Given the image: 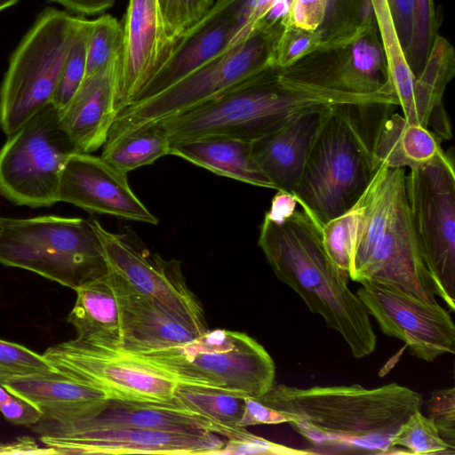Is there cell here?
<instances>
[{"instance_id": "obj_22", "label": "cell", "mask_w": 455, "mask_h": 455, "mask_svg": "<svg viewBox=\"0 0 455 455\" xmlns=\"http://www.w3.org/2000/svg\"><path fill=\"white\" fill-rule=\"evenodd\" d=\"M328 107L303 111L251 142L256 163L277 191L292 193Z\"/></svg>"}, {"instance_id": "obj_52", "label": "cell", "mask_w": 455, "mask_h": 455, "mask_svg": "<svg viewBox=\"0 0 455 455\" xmlns=\"http://www.w3.org/2000/svg\"><path fill=\"white\" fill-rule=\"evenodd\" d=\"M291 1L292 2L293 0H291Z\"/></svg>"}, {"instance_id": "obj_26", "label": "cell", "mask_w": 455, "mask_h": 455, "mask_svg": "<svg viewBox=\"0 0 455 455\" xmlns=\"http://www.w3.org/2000/svg\"><path fill=\"white\" fill-rule=\"evenodd\" d=\"M75 291L76 299L67 321L75 328L76 338L92 345L120 350V315L109 271Z\"/></svg>"}, {"instance_id": "obj_35", "label": "cell", "mask_w": 455, "mask_h": 455, "mask_svg": "<svg viewBox=\"0 0 455 455\" xmlns=\"http://www.w3.org/2000/svg\"><path fill=\"white\" fill-rule=\"evenodd\" d=\"M90 26L91 20L81 16L51 103L58 112L70 101L85 77L86 44Z\"/></svg>"}, {"instance_id": "obj_50", "label": "cell", "mask_w": 455, "mask_h": 455, "mask_svg": "<svg viewBox=\"0 0 455 455\" xmlns=\"http://www.w3.org/2000/svg\"><path fill=\"white\" fill-rule=\"evenodd\" d=\"M11 393L0 384V403L11 396Z\"/></svg>"}, {"instance_id": "obj_37", "label": "cell", "mask_w": 455, "mask_h": 455, "mask_svg": "<svg viewBox=\"0 0 455 455\" xmlns=\"http://www.w3.org/2000/svg\"><path fill=\"white\" fill-rule=\"evenodd\" d=\"M441 25L435 0H415V20L408 63L415 77L421 71Z\"/></svg>"}, {"instance_id": "obj_36", "label": "cell", "mask_w": 455, "mask_h": 455, "mask_svg": "<svg viewBox=\"0 0 455 455\" xmlns=\"http://www.w3.org/2000/svg\"><path fill=\"white\" fill-rule=\"evenodd\" d=\"M358 219L359 211L355 204L347 212L321 226L323 243L328 256L347 275Z\"/></svg>"}, {"instance_id": "obj_15", "label": "cell", "mask_w": 455, "mask_h": 455, "mask_svg": "<svg viewBox=\"0 0 455 455\" xmlns=\"http://www.w3.org/2000/svg\"><path fill=\"white\" fill-rule=\"evenodd\" d=\"M58 202L86 212L156 225L158 220L131 188L124 172L101 156L74 152L60 176Z\"/></svg>"}, {"instance_id": "obj_49", "label": "cell", "mask_w": 455, "mask_h": 455, "mask_svg": "<svg viewBox=\"0 0 455 455\" xmlns=\"http://www.w3.org/2000/svg\"><path fill=\"white\" fill-rule=\"evenodd\" d=\"M20 0H0V12L15 5Z\"/></svg>"}, {"instance_id": "obj_17", "label": "cell", "mask_w": 455, "mask_h": 455, "mask_svg": "<svg viewBox=\"0 0 455 455\" xmlns=\"http://www.w3.org/2000/svg\"><path fill=\"white\" fill-rule=\"evenodd\" d=\"M40 440L60 455H215L224 445V439L210 431L182 433L136 427L92 428L62 436L41 435Z\"/></svg>"}, {"instance_id": "obj_23", "label": "cell", "mask_w": 455, "mask_h": 455, "mask_svg": "<svg viewBox=\"0 0 455 455\" xmlns=\"http://www.w3.org/2000/svg\"><path fill=\"white\" fill-rule=\"evenodd\" d=\"M329 52L336 88L359 94L394 92L374 14L360 24L347 43Z\"/></svg>"}, {"instance_id": "obj_44", "label": "cell", "mask_w": 455, "mask_h": 455, "mask_svg": "<svg viewBox=\"0 0 455 455\" xmlns=\"http://www.w3.org/2000/svg\"><path fill=\"white\" fill-rule=\"evenodd\" d=\"M387 3L400 42L408 59L414 28L415 0H387Z\"/></svg>"}, {"instance_id": "obj_5", "label": "cell", "mask_w": 455, "mask_h": 455, "mask_svg": "<svg viewBox=\"0 0 455 455\" xmlns=\"http://www.w3.org/2000/svg\"><path fill=\"white\" fill-rule=\"evenodd\" d=\"M359 219L348 277L437 303L410 217L405 169L381 163L355 203Z\"/></svg>"}, {"instance_id": "obj_41", "label": "cell", "mask_w": 455, "mask_h": 455, "mask_svg": "<svg viewBox=\"0 0 455 455\" xmlns=\"http://www.w3.org/2000/svg\"><path fill=\"white\" fill-rule=\"evenodd\" d=\"M169 37L175 43L212 8L215 0H158Z\"/></svg>"}, {"instance_id": "obj_29", "label": "cell", "mask_w": 455, "mask_h": 455, "mask_svg": "<svg viewBox=\"0 0 455 455\" xmlns=\"http://www.w3.org/2000/svg\"><path fill=\"white\" fill-rule=\"evenodd\" d=\"M455 74V50L435 36L421 71L415 77L414 97L419 124L428 128L431 117L444 110L443 96Z\"/></svg>"}, {"instance_id": "obj_28", "label": "cell", "mask_w": 455, "mask_h": 455, "mask_svg": "<svg viewBox=\"0 0 455 455\" xmlns=\"http://www.w3.org/2000/svg\"><path fill=\"white\" fill-rule=\"evenodd\" d=\"M370 1L386 55L388 82L406 121L419 124L414 97L415 76L400 42L387 0Z\"/></svg>"}, {"instance_id": "obj_21", "label": "cell", "mask_w": 455, "mask_h": 455, "mask_svg": "<svg viewBox=\"0 0 455 455\" xmlns=\"http://www.w3.org/2000/svg\"><path fill=\"white\" fill-rule=\"evenodd\" d=\"M118 302L121 351L139 353L182 344L199 335L158 302L109 269Z\"/></svg>"}, {"instance_id": "obj_30", "label": "cell", "mask_w": 455, "mask_h": 455, "mask_svg": "<svg viewBox=\"0 0 455 455\" xmlns=\"http://www.w3.org/2000/svg\"><path fill=\"white\" fill-rule=\"evenodd\" d=\"M170 141L158 124H153L104 144L101 157L116 168L129 172L149 165L169 155Z\"/></svg>"}, {"instance_id": "obj_45", "label": "cell", "mask_w": 455, "mask_h": 455, "mask_svg": "<svg viewBox=\"0 0 455 455\" xmlns=\"http://www.w3.org/2000/svg\"><path fill=\"white\" fill-rule=\"evenodd\" d=\"M244 402V410L239 427L276 425L289 423L291 420L288 415L267 406L256 397L245 396Z\"/></svg>"}, {"instance_id": "obj_39", "label": "cell", "mask_w": 455, "mask_h": 455, "mask_svg": "<svg viewBox=\"0 0 455 455\" xmlns=\"http://www.w3.org/2000/svg\"><path fill=\"white\" fill-rule=\"evenodd\" d=\"M37 374H59L43 355L0 339V381Z\"/></svg>"}, {"instance_id": "obj_31", "label": "cell", "mask_w": 455, "mask_h": 455, "mask_svg": "<svg viewBox=\"0 0 455 455\" xmlns=\"http://www.w3.org/2000/svg\"><path fill=\"white\" fill-rule=\"evenodd\" d=\"M245 396L220 388L180 382L173 395L182 406L226 428L239 427Z\"/></svg>"}, {"instance_id": "obj_7", "label": "cell", "mask_w": 455, "mask_h": 455, "mask_svg": "<svg viewBox=\"0 0 455 455\" xmlns=\"http://www.w3.org/2000/svg\"><path fill=\"white\" fill-rule=\"evenodd\" d=\"M127 354L162 370L177 382L246 396L264 395L275 377L272 357L256 339L225 329L207 330L170 347Z\"/></svg>"}, {"instance_id": "obj_48", "label": "cell", "mask_w": 455, "mask_h": 455, "mask_svg": "<svg viewBox=\"0 0 455 455\" xmlns=\"http://www.w3.org/2000/svg\"><path fill=\"white\" fill-rule=\"evenodd\" d=\"M48 2L59 4L74 13L94 15L112 7L115 0H48Z\"/></svg>"}, {"instance_id": "obj_43", "label": "cell", "mask_w": 455, "mask_h": 455, "mask_svg": "<svg viewBox=\"0 0 455 455\" xmlns=\"http://www.w3.org/2000/svg\"><path fill=\"white\" fill-rule=\"evenodd\" d=\"M326 10L327 0H293L283 26L318 30L324 20Z\"/></svg>"}, {"instance_id": "obj_34", "label": "cell", "mask_w": 455, "mask_h": 455, "mask_svg": "<svg viewBox=\"0 0 455 455\" xmlns=\"http://www.w3.org/2000/svg\"><path fill=\"white\" fill-rule=\"evenodd\" d=\"M123 41V25L115 17L105 14L91 20L86 44L85 77L122 55Z\"/></svg>"}, {"instance_id": "obj_25", "label": "cell", "mask_w": 455, "mask_h": 455, "mask_svg": "<svg viewBox=\"0 0 455 455\" xmlns=\"http://www.w3.org/2000/svg\"><path fill=\"white\" fill-rule=\"evenodd\" d=\"M169 155L181 157L220 176L275 189L256 163L250 141L206 137L171 145Z\"/></svg>"}, {"instance_id": "obj_10", "label": "cell", "mask_w": 455, "mask_h": 455, "mask_svg": "<svg viewBox=\"0 0 455 455\" xmlns=\"http://www.w3.org/2000/svg\"><path fill=\"white\" fill-rule=\"evenodd\" d=\"M405 191L411 220L435 295L455 311V173L445 153L410 169Z\"/></svg>"}, {"instance_id": "obj_9", "label": "cell", "mask_w": 455, "mask_h": 455, "mask_svg": "<svg viewBox=\"0 0 455 455\" xmlns=\"http://www.w3.org/2000/svg\"><path fill=\"white\" fill-rule=\"evenodd\" d=\"M80 19L46 8L16 47L0 88V125L5 134L52 103Z\"/></svg>"}, {"instance_id": "obj_16", "label": "cell", "mask_w": 455, "mask_h": 455, "mask_svg": "<svg viewBox=\"0 0 455 455\" xmlns=\"http://www.w3.org/2000/svg\"><path fill=\"white\" fill-rule=\"evenodd\" d=\"M40 436H62L70 433L102 427H136L169 432L210 431L218 435L222 427L170 401L107 399L86 412L60 420L40 419L29 427Z\"/></svg>"}, {"instance_id": "obj_27", "label": "cell", "mask_w": 455, "mask_h": 455, "mask_svg": "<svg viewBox=\"0 0 455 455\" xmlns=\"http://www.w3.org/2000/svg\"><path fill=\"white\" fill-rule=\"evenodd\" d=\"M443 153L438 138L428 128L410 124L398 113L385 119L375 147L378 164L390 168L421 167Z\"/></svg>"}, {"instance_id": "obj_47", "label": "cell", "mask_w": 455, "mask_h": 455, "mask_svg": "<svg viewBox=\"0 0 455 455\" xmlns=\"http://www.w3.org/2000/svg\"><path fill=\"white\" fill-rule=\"evenodd\" d=\"M15 454L60 455L59 451L52 447H40L37 443L29 436H21L11 443H0V455Z\"/></svg>"}, {"instance_id": "obj_6", "label": "cell", "mask_w": 455, "mask_h": 455, "mask_svg": "<svg viewBox=\"0 0 455 455\" xmlns=\"http://www.w3.org/2000/svg\"><path fill=\"white\" fill-rule=\"evenodd\" d=\"M0 263L35 272L74 291L109 271L92 220L53 215L3 218Z\"/></svg>"}, {"instance_id": "obj_24", "label": "cell", "mask_w": 455, "mask_h": 455, "mask_svg": "<svg viewBox=\"0 0 455 455\" xmlns=\"http://www.w3.org/2000/svg\"><path fill=\"white\" fill-rule=\"evenodd\" d=\"M11 394L37 407L41 419L57 420L78 416L108 399L107 393L88 382L60 374H37L0 381Z\"/></svg>"}, {"instance_id": "obj_38", "label": "cell", "mask_w": 455, "mask_h": 455, "mask_svg": "<svg viewBox=\"0 0 455 455\" xmlns=\"http://www.w3.org/2000/svg\"><path fill=\"white\" fill-rule=\"evenodd\" d=\"M224 445L215 455H307L315 451L296 449L274 443L246 430L245 427H221L219 434Z\"/></svg>"}, {"instance_id": "obj_14", "label": "cell", "mask_w": 455, "mask_h": 455, "mask_svg": "<svg viewBox=\"0 0 455 455\" xmlns=\"http://www.w3.org/2000/svg\"><path fill=\"white\" fill-rule=\"evenodd\" d=\"M356 294L387 336L403 341L411 355L433 362L455 352V324L438 302L430 303L395 288L362 282Z\"/></svg>"}, {"instance_id": "obj_3", "label": "cell", "mask_w": 455, "mask_h": 455, "mask_svg": "<svg viewBox=\"0 0 455 455\" xmlns=\"http://www.w3.org/2000/svg\"><path fill=\"white\" fill-rule=\"evenodd\" d=\"M354 99L302 60L286 68L269 66L217 98L156 124L171 145L206 137L253 142L303 111Z\"/></svg>"}, {"instance_id": "obj_20", "label": "cell", "mask_w": 455, "mask_h": 455, "mask_svg": "<svg viewBox=\"0 0 455 455\" xmlns=\"http://www.w3.org/2000/svg\"><path fill=\"white\" fill-rule=\"evenodd\" d=\"M121 55L85 77L67 106L60 124L77 152L92 153L107 142L117 116L115 108Z\"/></svg>"}, {"instance_id": "obj_8", "label": "cell", "mask_w": 455, "mask_h": 455, "mask_svg": "<svg viewBox=\"0 0 455 455\" xmlns=\"http://www.w3.org/2000/svg\"><path fill=\"white\" fill-rule=\"evenodd\" d=\"M283 28L282 23H262L245 41L226 49L172 86L126 106L117 114L108 140L185 113L274 65Z\"/></svg>"}, {"instance_id": "obj_11", "label": "cell", "mask_w": 455, "mask_h": 455, "mask_svg": "<svg viewBox=\"0 0 455 455\" xmlns=\"http://www.w3.org/2000/svg\"><path fill=\"white\" fill-rule=\"evenodd\" d=\"M9 138L0 149V194L17 205L48 207L58 202L60 176L77 152L48 105Z\"/></svg>"}, {"instance_id": "obj_32", "label": "cell", "mask_w": 455, "mask_h": 455, "mask_svg": "<svg viewBox=\"0 0 455 455\" xmlns=\"http://www.w3.org/2000/svg\"><path fill=\"white\" fill-rule=\"evenodd\" d=\"M372 15L370 0H327L325 18L318 29L322 37L319 51L329 52L345 44Z\"/></svg>"}, {"instance_id": "obj_40", "label": "cell", "mask_w": 455, "mask_h": 455, "mask_svg": "<svg viewBox=\"0 0 455 455\" xmlns=\"http://www.w3.org/2000/svg\"><path fill=\"white\" fill-rule=\"evenodd\" d=\"M321 44L322 37L318 30L284 26L275 44L274 65L281 68L291 66L319 51Z\"/></svg>"}, {"instance_id": "obj_33", "label": "cell", "mask_w": 455, "mask_h": 455, "mask_svg": "<svg viewBox=\"0 0 455 455\" xmlns=\"http://www.w3.org/2000/svg\"><path fill=\"white\" fill-rule=\"evenodd\" d=\"M392 447L394 453L455 454V449L441 437L436 427L421 411L413 413L402 425L393 440Z\"/></svg>"}, {"instance_id": "obj_13", "label": "cell", "mask_w": 455, "mask_h": 455, "mask_svg": "<svg viewBox=\"0 0 455 455\" xmlns=\"http://www.w3.org/2000/svg\"><path fill=\"white\" fill-rule=\"evenodd\" d=\"M92 222L110 270L199 334L207 331L203 307L188 288L180 260L151 252L132 230L114 233L96 220Z\"/></svg>"}, {"instance_id": "obj_12", "label": "cell", "mask_w": 455, "mask_h": 455, "mask_svg": "<svg viewBox=\"0 0 455 455\" xmlns=\"http://www.w3.org/2000/svg\"><path fill=\"white\" fill-rule=\"evenodd\" d=\"M43 356L59 374L92 384L110 399L170 401L178 383L132 355L77 338L48 347Z\"/></svg>"}, {"instance_id": "obj_2", "label": "cell", "mask_w": 455, "mask_h": 455, "mask_svg": "<svg viewBox=\"0 0 455 455\" xmlns=\"http://www.w3.org/2000/svg\"><path fill=\"white\" fill-rule=\"evenodd\" d=\"M256 398L288 415L291 428L314 445L377 454L394 453L397 431L423 405L419 393L397 383L373 388L280 384Z\"/></svg>"}, {"instance_id": "obj_42", "label": "cell", "mask_w": 455, "mask_h": 455, "mask_svg": "<svg viewBox=\"0 0 455 455\" xmlns=\"http://www.w3.org/2000/svg\"><path fill=\"white\" fill-rule=\"evenodd\" d=\"M426 409L441 437L455 449V388L433 391L426 401Z\"/></svg>"}, {"instance_id": "obj_4", "label": "cell", "mask_w": 455, "mask_h": 455, "mask_svg": "<svg viewBox=\"0 0 455 455\" xmlns=\"http://www.w3.org/2000/svg\"><path fill=\"white\" fill-rule=\"evenodd\" d=\"M396 105L329 106L292 191L297 204L320 226L349 210L373 178L375 147L385 119Z\"/></svg>"}, {"instance_id": "obj_1", "label": "cell", "mask_w": 455, "mask_h": 455, "mask_svg": "<svg viewBox=\"0 0 455 455\" xmlns=\"http://www.w3.org/2000/svg\"><path fill=\"white\" fill-rule=\"evenodd\" d=\"M297 204L291 194L277 191L258 244L277 279L341 335L355 358L370 355L377 346L370 315L349 288L347 273L328 256L321 226Z\"/></svg>"}, {"instance_id": "obj_51", "label": "cell", "mask_w": 455, "mask_h": 455, "mask_svg": "<svg viewBox=\"0 0 455 455\" xmlns=\"http://www.w3.org/2000/svg\"><path fill=\"white\" fill-rule=\"evenodd\" d=\"M3 217H0V234L2 231Z\"/></svg>"}, {"instance_id": "obj_18", "label": "cell", "mask_w": 455, "mask_h": 455, "mask_svg": "<svg viewBox=\"0 0 455 455\" xmlns=\"http://www.w3.org/2000/svg\"><path fill=\"white\" fill-rule=\"evenodd\" d=\"M124 41L116 84L117 114L131 104L172 53L158 0H129L123 22Z\"/></svg>"}, {"instance_id": "obj_46", "label": "cell", "mask_w": 455, "mask_h": 455, "mask_svg": "<svg viewBox=\"0 0 455 455\" xmlns=\"http://www.w3.org/2000/svg\"><path fill=\"white\" fill-rule=\"evenodd\" d=\"M0 412L10 422L30 427L37 423L43 412L31 403L14 395L0 403Z\"/></svg>"}, {"instance_id": "obj_19", "label": "cell", "mask_w": 455, "mask_h": 455, "mask_svg": "<svg viewBox=\"0 0 455 455\" xmlns=\"http://www.w3.org/2000/svg\"><path fill=\"white\" fill-rule=\"evenodd\" d=\"M245 1L217 0L179 38L166 61L132 102L161 92L228 49L241 28Z\"/></svg>"}]
</instances>
